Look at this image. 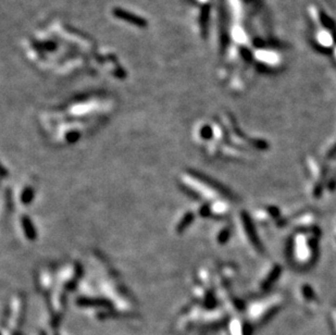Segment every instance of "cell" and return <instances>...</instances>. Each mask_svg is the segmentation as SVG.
Returning <instances> with one entry per match:
<instances>
[{"label":"cell","mask_w":336,"mask_h":335,"mask_svg":"<svg viewBox=\"0 0 336 335\" xmlns=\"http://www.w3.org/2000/svg\"><path fill=\"white\" fill-rule=\"evenodd\" d=\"M34 335H46L45 333H42V332H37V333H35Z\"/></svg>","instance_id":"5b68a950"},{"label":"cell","mask_w":336,"mask_h":335,"mask_svg":"<svg viewBox=\"0 0 336 335\" xmlns=\"http://www.w3.org/2000/svg\"><path fill=\"white\" fill-rule=\"evenodd\" d=\"M196 217H197V214L194 209L184 211L181 215H179L178 219L177 220V222H175L174 231L178 234H182L184 231H186V230L191 227V224L195 221Z\"/></svg>","instance_id":"277c9868"},{"label":"cell","mask_w":336,"mask_h":335,"mask_svg":"<svg viewBox=\"0 0 336 335\" xmlns=\"http://www.w3.org/2000/svg\"><path fill=\"white\" fill-rule=\"evenodd\" d=\"M25 313L24 298L20 294L14 295L9 301L6 320L2 325V335H17L22 327Z\"/></svg>","instance_id":"6da1fadb"},{"label":"cell","mask_w":336,"mask_h":335,"mask_svg":"<svg viewBox=\"0 0 336 335\" xmlns=\"http://www.w3.org/2000/svg\"><path fill=\"white\" fill-rule=\"evenodd\" d=\"M17 229L19 234L26 242H34L36 235V229L31 218L26 213H20L17 218Z\"/></svg>","instance_id":"3957f363"},{"label":"cell","mask_w":336,"mask_h":335,"mask_svg":"<svg viewBox=\"0 0 336 335\" xmlns=\"http://www.w3.org/2000/svg\"><path fill=\"white\" fill-rule=\"evenodd\" d=\"M35 198V185L31 181H24L12 194V203L22 209L27 208Z\"/></svg>","instance_id":"7a4b0ae2"}]
</instances>
